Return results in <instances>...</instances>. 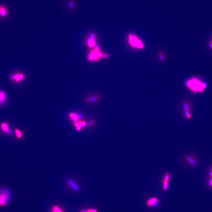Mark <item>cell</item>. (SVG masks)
I'll list each match as a JSON object with an SVG mask.
<instances>
[{
	"mask_svg": "<svg viewBox=\"0 0 212 212\" xmlns=\"http://www.w3.org/2000/svg\"><path fill=\"white\" fill-rule=\"evenodd\" d=\"M159 203V201L158 198L156 197H153L147 201L146 204L148 207L156 208L158 206Z\"/></svg>",
	"mask_w": 212,
	"mask_h": 212,
	"instance_id": "6",
	"label": "cell"
},
{
	"mask_svg": "<svg viewBox=\"0 0 212 212\" xmlns=\"http://www.w3.org/2000/svg\"><path fill=\"white\" fill-rule=\"evenodd\" d=\"M80 212H85V211H81Z\"/></svg>",
	"mask_w": 212,
	"mask_h": 212,
	"instance_id": "27",
	"label": "cell"
},
{
	"mask_svg": "<svg viewBox=\"0 0 212 212\" xmlns=\"http://www.w3.org/2000/svg\"><path fill=\"white\" fill-rule=\"evenodd\" d=\"M15 134L17 137L20 138L22 136V134L20 131L18 129H16L15 131Z\"/></svg>",
	"mask_w": 212,
	"mask_h": 212,
	"instance_id": "20",
	"label": "cell"
},
{
	"mask_svg": "<svg viewBox=\"0 0 212 212\" xmlns=\"http://www.w3.org/2000/svg\"><path fill=\"white\" fill-rule=\"evenodd\" d=\"M108 55L103 54L100 51L99 48L97 47L93 50L88 56V59L91 61H97L102 57L106 58Z\"/></svg>",
	"mask_w": 212,
	"mask_h": 212,
	"instance_id": "4",
	"label": "cell"
},
{
	"mask_svg": "<svg viewBox=\"0 0 212 212\" xmlns=\"http://www.w3.org/2000/svg\"><path fill=\"white\" fill-rule=\"evenodd\" d=\"M184 115L188 119H190L191 118V115L190 110H187L184 111Z\"/></svg>",
	"mask_w": 212,
	"mask_h": 212,
	"instance_id": "19",
	"label": "cell"
},
{
	"mask_svg": "<svg viewBox=\"0 0 212 212\" xmlns=\"http://www.w3.org/2000/svg\"><path fill=\"white\" fill-rule=\"evenodd\" d=\"M25 78V76L21 73H17L14 74L10 77L11 80L15 81L17 82L20 81Z\"/></svg>",
	"mask_w": 212,
	"mask_h": 212,
	"instance_id": "7",
	"label": "cell"
},
{
	"mask_svg": "<svg viewBox=\"0 0 212 212\" xmlns=\"http://www.w3.org/2000/svg\"><path fill=\"white\" fill-rule=\"evenodd\" d=\"M56 211V212H61L60 210H59L58 209Z\"/></svg>",
	"mask_w": 212,
	"mask_h": 212,
	"instance_id": "25",
	"label": "cell"
},
{
	"mask_svg": "<svg viewBox=\"0 0 212 212\" xmlns=\"http://www.w3.org/2000/svg\"><path fill=\"white\" fill-rule=\"evenodd\" d=\"M208 184H209V186L212 187V178L211 179H209V182H208Z\"/></svg>",
	"mask_w": 212,
	"mask_h": 212,
	"instance_id": "22",
	"label": "cell"
},
{
	"mask_svg": "<svg viewBox=\"0 0 212 212\" xmlns=\"http://www.w3.org/2000/svg\"><path fill=\"white\" fill-rule=\"evenodd\" d=\"M85 212H88V211H85Z\"/></svg>",
	"mask_w": 212,
	"mask_h": 212,
	"instance_id": "28",
	"label": "cell"
},
{
	"mask_svg": "<svg viewBox=\"0 0 212 212\" xmlns=\"http://www.w3.org/2000/svg\"><path fill=\"white\" fill-rule=\"evenodd\" d=\"M11 192L7 188L0 190V207H4L7 205L12 199Z\"/></svg>",
	"mask_w": 212,
	"mask_h": 212,
	"instance_id": "2",
	"label": "cell"
},
{
	"mask_svg": "<svg viewBox=\"0 0 212 212\" xmlns=\"http://www.w3.org/2000/svg\"><path fill=\"white\" fill-rule=\"evenodd\" d=\"M210 47L211 48H212V40L211 43L210 44Z\"/></svg>",
	"mask_w": 212,
	"mask_h": 212,
	"instance_id": "26",
	"label": "cell"
},
{
	"mask_svg": "<svg viewBox=\"0 0 212 212\" xmlns=\"http://www.w3.org/2000/svg\"><path fill=\"white\" fill-rule=\"evenodd\" d=\"M171 177L170 173L169 172H167L165 174L162 179V187L163 190L164 192L167 191L169 189V182Z\"/></svg>",
	"mask_w": 212,
	"mask_h": 212,
	"instance_id": "5",
	"label": "cell"
},
{
	"mask_svg": "<svg viewBox=\"0 0 212 212\" xmlns=\"http://www.w3.org/2000/svg\"><path fill=\"white\" fill-rule=\"evenodd\" d=\"M76 3V0H71V1H70L68 5V9L70 10H73Z\"/></svg>",
	"mask_w": 212,
	"mask_h": 212,
	"instance_id": "13",
	"label": "cell"
},
{
	"mask_svg": "<svg viewBox=\"0 0 212 212\" xmlns=\"http://www.w3.org/2000/svg\"><path fill=\"white\" fill-rule=\"evenodd\" d=\"M6 100V95L5 92L2 90H0V106L5 103Z\"/></svg>",
	"mask_w": 212,
	"mask_h": 212,
	"instance_id": "12",
	"label": "cell"
},
{
	"mask_svg": "<svg viewBox=\"0 0 212 212\" xmlns=\"http://www.w3.org/2000/svg\"><path fill=\"white\" fill-rule=\"evenodd\" d=\"M88 212H97V211L95 209H89Z\"/></svg>",
	"mask_w": 212,
	"mask_h": 212,
	"instance_id": "23",
	"label": "cell"
},
{
	"mask_svg": "<svg viewBox=\"0 0 212 212\" xmlns=\"http://www.w3.org/2000/svg\"><path fill=\"white\" fill-rule=\"evenodd\" d=\"M184 159L190 164L193 166H196L197 165L196 161L194 158L191 156H186L184 157Z\"/></svg>",
	"mask_w": 212,
	"mask_h": 212,
	"instance_id": "9",
	"label": "cell"
},
{
	"mask_svg": "<svg viewBox=\"0 0 212 212\" xmlns=\"http://www.w3.org/2000/svg\"><path fill=\"white\" fill-rule=\"evenodd\" d=\"M100 99V98L98 96H94L88 97L86 99V102L89 103L98 101Z\"/></svg>",
	"mask_w": 212,
	"mask_h": 212,
	"instance_id": "10",
	"label": "cell"
},
{
	"mask_svg": "<svg viewBox=\"0 0 212 212\" xmlns=\"http://www.w3.org/2000/svg\"><path fill=\"white\" fill-rule=\"evenodd\" d=\"M190 105L188 102H184L183 106V110L184 111L188 110H189L190 109Z\"/></svg>",
	"mask_w": 212,
	"mask_h": 212,
	"instance_id": "18",
	"label": "cell"
},
{
	"mask_svg": "<svg viewBox=\"0 0 212 212\" xmlns=\"http://www.w3.org/2000/svg\"><path fill=\"white\" fill-rule=\"evenodd\" d=\"M128 40L130 45L133 48L140 49H142L144 48V45L142 42L136 36L129 34Z\"/></svg>",
	"mask_w": 212,
	"mask_h": 212,
	"instance_id": "3",
	"label": "cell"
},
{
	"mask_svg": "<svg viewBox=\"0 0 212 212\" xmlns=\"http://www.w3.org/2000/svg\"><path fill=\"white\" fill-rule=\"evenodd\" d=\"M68 182L69 185L71 186L72 187L75 189V190L77 191L79 190V187H78L76 185V184H75L71 180H68Z\"/></svg>",
	"mask_w": 212,
	"mask_h": 212,
	"instance_id": "15",
	"label": "cell"
},
{
	"mask_svg": "<svg viewBox=\"0 0 212 212\" xmlns=\"http://www.w3.org/2000/svg\"><path fill=\"white\" fill-rule=\"evenodd\" d=\"M209 175H210V177L212 178V168L211 170V171L210 173H209Z\"/></svg>",
	"mask_w": 212,
	"mask_h": 212,
	"instance_id": "24",
	"label": "cell"
},
{
	"mask_svg": "<svg viewBox=\"0 0 212 212\" xmlns=\"http://www.w3.org/2000/svg\"><path fill=\"white\" fill-rule=\"evenodd\" d=\"M8 15V12L6 7L3 5H0V17L5 18Z\"/></svg>",
	"mask_w": 212,
	"mask_h": 212,
	"instance_id": "11",
	"label": "cell"
},
{
	"mask_svg": "<svg viewBox=\"0 0 212 212\" xmlns=\"http://www.w3.org/2000/svg\"><path fill=\"white\" fill-rule=\"evenodd\" d=\"M1 129L4 132L7 133L9 130L8 126L7 123H2L1 126Z\"/></svg>",
	"mask_w": 212,
	"mask_h": 212,
	"instance_id": "16",
	"label": "cell"
},
{
	"mask_svg": "<svg viewBox=\"0 0 212 212\" xmlns=\"http://www.w3.org/2000/svg\"><path fill=\"white\" fill-rule=\"evenodd\" d=\"M88 44L91 48L94 47L95 45V42L94 39L91 38L89 39L88 42Z\"/></svg>",
	"mask_w": 212,
	"mask_h": 212,
	"instance_id": "17",
	"label": "cell"
},
{
	"mask_svg": "<svg viewBox=\"0 0 212 212\" xmlns=\"http://www.w3.org/2000/svg\"><path fill=\"white\" fill-rule=\"evenodd\" d=\"M185 85L190 90L195 93L203 92L207 87L206 83L196 78H192L187 81Z\"/></svg>",
	"mask_w": 212,
	"mask_h": 212,
	"instance_id": "1",
	"label": "cell"
},
{
	"mask_svg": "<svg viewBox=\"0 0 212 212\" xmlns=\"http://www.w3.org/2000/svg\"><path fill=\"white\" fill-rule=\"evenodd\" d=\"M69 117L71 119L74 121L77 122L79 120V115L75 113H71Z\"/></svg>",
	"mask_w": 212,
	"mask_h": 212,
	"instance_id": "14",
	"label": "cell"
},
{
	"mask_svg": "<svg viewBox=\"0 0 212 212\" xmlns=\"http://www.w3.org/2000/svg\"><path fill=\"white\" fill-rule=\"evenodd\" d=\"M87 124V123L86 121H81L76 122L74 123V125L76 127L77 130L79 131L81 129L82 127L86 126Z\"/></svg>",
	"mask_w": 212,
	"mask_h": 212,
	"instance_id": "8",
	"label": "cell"
},
{
	"mask_svg": "<svg viewBox=\"0 0 212 212\" xmlns=\"http://www.w3.org/2000/svg\"><path fill=\"white\" fill-rule=\"evenodd\" d=\"M95 123V121L93 120H90L88 123H87V126L88 128H90V127L93 126V125H94Z\"/></svg>",
	"mask_w": 212,
	"mask_h": 212,
	"instance_id": "21",
	"label": "cell"
}]
</instances>
